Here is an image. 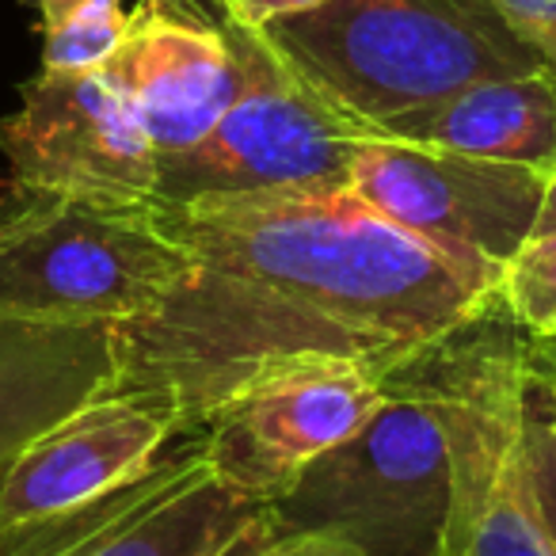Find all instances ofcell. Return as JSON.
I'll return each instance as SVG.
<instances>
[{"instance_id":"cell-1","label":"cell","mask_w":556,"mask_h":556,"mask_svg":"<svg viewBox=\"0 0 556 556\" xmlns=\"http://www.w3.org/2000/svg\"><path fill=\"white\" fill-rule=\"evenodd\" d=\"M187 278L118 328V386L161 389L194 431L225 396L302 363L408 370L500 313V275L343 187L153 206Z\"/></svg>"},{"instance_id":"cell-2","label":"cell","mask_w":556,"mask_h":556,"mask_svg":"<svg viewBox=\"0 0 556 556\" xmlns=\"http://www.w3.org/2000/svg\"><path fill=\"white\" fill-rule=\"evenodd\" d=\"M255 31L366 138L477 80L545 70L492 0H325Z\"/></svg>"},{"instance_id":"cell-3","label":"cell","mask_w":556,"mask_h":556,"mask_svg":"<svg viewBox=\"0 0 556 556\" xmlns=\"http://www.w3.org/2000/svg\"><path fill=\"white\" fill-rule=\"evenodd\" d=\"M492 317L393 374L412 386L446 434L450 526L442 556H553L530 492L522 439V340Z\"/></svg>"},{"instance_id":"cell-4","label":"cell","mask_w":556,"mask_h":556,"mask_svg":"<svg viewBox=\"0 0 556 556\" xmlns=\"http://www.w3.org/2000/svg\"><path fill=\"white\" fill-rule=\"evenodd\" d=\"M191 270L153 206L16 194L0 217V317L126 325L153 313Z\"/></svg>"},{"instance_id":"cell-5","label":"cell","mask_w":556,"mask_h":556,"mask_svg":"<svg viewBox=\"0 0 556 556\" xmlns=\"http://www.w3.org/2000/svg\"><path fill=\"white\" fill-rule=\"evenodd\" d=\"M290 533H328L363 556H442L450 454L431 404L389 378V401L348 442L309 462L267 503Z\"/></svg>"},{"instance_id":"cell-6","label":"cell","mask_w":556,"mask_h":556,"mask_svg":"<svg viewBox=\"0 0 556 556\" xmlns=\"http://www.w3.org/2000/svg\"><path fill=\"white\" fill-rule=\"evenodd\" d=\"M229 27L244 62L240 92L199 146L156 161L153 206L343 187L366 134L305 85L255 27L237 20Z\"/></svg>"},{"instance_id":"cell-7","label":"cell","mask_w":556,"mask_h":556,"mask_svg":"<svg viewBox=\"0 0 556 556\" xmlns=\"http://www.w3.org/2000/svg\"><path fill=\"white\" fill-rule=\"evenodd\" d=\"M348 187L442 252L503 275L530 240L548 176L450 149L366 138Z\"/></svg>"},{"instance_id":"cell-8","label":"cell","mask_w":556,"mask_h":556,"mask_svg":"<svg viewBox=\"0 0 556 556\" xmlns=\"http://www.w3.org/2000/svg\"><path fill=\"white\" fill-rule=\"evenodd\" d=\"M0 153L16 194L153 206L156 153L103 70L27 80L20 108L0 118Z\"/></svg>"},{"instance_id":"cell-9","label":"cell","mask_w":556,"mask_h":556,"mask_svg":"<svg viewBox=\"0 0 556 556\" xmlns=\"http://www.w3.org/2000/svg\"><path fill=\"white\" fill-rule=\"evenodd\" d=\"M389 401V381L351 363H302L225 396L194 431L206 469L270 503L320 454L348 442Z\"/></svg>"},{"instance_id":"cell-10","label":"cell","mask_w":556,"mask_h":556,"mask_svg":"<svg viewBox=\"0 0 556 556\" xmlns=\"http://www.w3.org/2000/svg\"><path fill=\"white\" fill-rule=\"evenodd\" d=\"M179 434L184 416L161 389H111L80 404L0 465V533L130 484Z\"/></svg>"},{"instance_id":"cell-11","label":"cell","mask_w":556,"mask_h":556,"mask_svg":"<svg viewBox=\"0 0 556 556\" xmlns=\"http://www.w3.org/2000/svg\"><path fill=\"white\" fill-rule=\"evenodd\" d=\"M103 73L126 96L161 161L214 130L237 100L244 62L229 20L214 27L176 12L168 0H141Z\"/></svg>"},{"instance_id":"cell-12","label":"cell","mask_w":556,"mask_h":556,"mask_svg":"<svg viewBox=\"0 0 556 556\" xmlns=\"http://www.w3.org/2000/svg\"><path fill=\"white\" fill-rule=\"evenodd\" d=\"M115 386V325L0 317V465L50 424Z\"/></svg>"},{"instance_id":"cell-13","label":"cell","mask_w":556,"mask_h":556,"mask_svg":"<svg viewBox=\"0 0 556 556\" xmlns=\"http://www.w3.org/2000/svg\"><path fill=\"white\" fill-rule=\"evenodd\" d=\"M370 138L450 149L484 161L556 172V77L548 70L522 77L477 80L439 103L374 126Z\"/></svg>"},{"instance_id":"cell-14","label":"cell","mask_w":556,"mask_h":556,"mask_svg":"<svg viewBox=\"0 0 556 556\" xmlns=\"http://www.w3.org/2000/svg\"><path fill=\"white\" fill-rule=\"evenodd\" d=\"M263 510L267 503L244 500L206 469L199 439L194 457L168 484L62 556H217Z\"/></svg>"},{"instance_id":"cell-15","label":"cell","mask_w":556,"mask_h":556,"mask_svg":"<svg viewBox=\"0 0 556 556\" xmlns=\"http://www.w3.org/2000/svg\"><path fill=\"white\" fill-rule=\"evenodd\" d=\"M42 24V70H103L123 47L130 12L126 0H35Z\"/></svg>"},{"instance_id":"cell-16","label":"cell","mask_w":556,"mask_h":556,"mask_svg":"<svg viewBox=\"0 0 556 556\" xmlns=\"http://www.w3.org/2000/svg\"><path fill=\"white\" fill-rule=\"evenodd\" d=\"M500 313L530 340L556 336V237L526 240L503 267Z\"/></svg>"},{"instance_id":"cell-17","label":"cell","mask_w":556,"mask_h":556,"mask_svg":"<svg viewBox=\"0 0 556 556\" xmlns=\"http://www.w3.org/2000/svg\"><path fill=\"white\" fill-rule=\"evenodd\" d=\"M522 439H526V469H530V492L538 507L541 533L548 553L556 556V419L548 386L526 374V404H522Z\"/></svg>"},{"instance_id":"cell-18","label":"cell","mask_w":556,"mask_h":556,"mask_svg":"<svg viewBox=\"0 0 556 556\" xmlns=\"http://www.w3.org/2000/svg\"><path fill=\"white\" fill-rule=\"evenodd\" d=\"M492 4L526 35L530 47L545 35H556V0H492Z\"/></svg>"},{"instance_id":"cell-19","label":"cell","mask_w":556,"mask_h":556,"mask_svg":"<svg viewBox=\"0 0 556 556\" xmlns=\"http://www.w3.org/2000/svg\"><path fill=\"white\" fill-rule=\"evenodd\" d=\"M325 0H222V12L244 27H263L278 16H294V12L317 9Z\"/></svg>"},{"instance_id":"cell-20","label":"cell","mask_w":556,"mask_h":556,"mask_svg":"<svg viewBox=\"0 0 556 556\" xmlns=\"http://www.w3.org/2000/svg\"><path fill=\"white\" fill-rule=\"evenodd\" d=\"M267 556H363L355 545L340 538H328V533H290V538H278V545Z\"/></svg>"},{"instance_id":"cell-21","label":"cell","mask_w":556,"mask_h":556,"mask_svg":"<svg viewBox=\"0 0 556 556\" xmlns=\"http://www.w3.org/2000/svg\"><path fill=\"white\" fill-rule=\"evenodd\" d=\"M278 538H282V530L275 526V518H270V510H263L260 518H255L252 526H248L244 533H240L232 545H225L217 556H267L270 548L278 545Z\"/></svg>"},{"instance_id":"cell-22","label":"cell","mask_w":556,"mask_h":556,"mask_svg":"<svg viewBox=\"0 0 556 556\" xmlns=\"http://www.w3.org/2000/svg\"><path fill=\"white\" fill-rule=\"evenodd\" d=\"M522 366L533 381L556 389V336H541V340H522Z\"/></svg>"},{"instance_id":"cell-23","label":"cell","mask_w":556,"mask_h":556,"mask_svg":"<svg viewBox=\"0 0 556 556\" xmlns=\"http://www.w3.org/2000/svg\"><path fill=\"white\" fill-rule=\"evenodd\" d=\"M541 237H556V172L548 176L545 199H541L538 222H533V232H530V240H541Z\"/></svg>"},{"instance_id":"cell-24","label":"cell","mask_w":556,"mask_h":556,"mask_svg":"<svg viewBox=\"0 0 556 556\" xmlns=\"http://www.w3.org/2000/svg\"><path fill=\"white\" fill-rule=\"evenodd\" d=\"M533 47H538V54H541V62H545V70L556 77V35H545V39H538Z\"/></svg>"},{"instance_id":"cell-25","label":"cell","mask_w":556,"mask_h":556,"mask_svg":"<svg viewBox=\"0 0 556 556\" xmlns=\"http://www.w3.org/2000/svg\"><path fill=\"white\" fill-rule=\"evenodd\" d=\"M548 393H553V419H556V389H548Z\"/></svg>"},{"instance_id":"cell-26","label":"cell","mask_w":556,"mask_h":556,"mask_svg":"<svg viewBox=\"0 0 556 556\" xmlns=\"http://www.w3.org/2000/svg\"><path fill=\"white\" fill-rule=\"evenodd\" d=\"M217 4H222V0H217Z\"/></svg>"}]
</instances>
